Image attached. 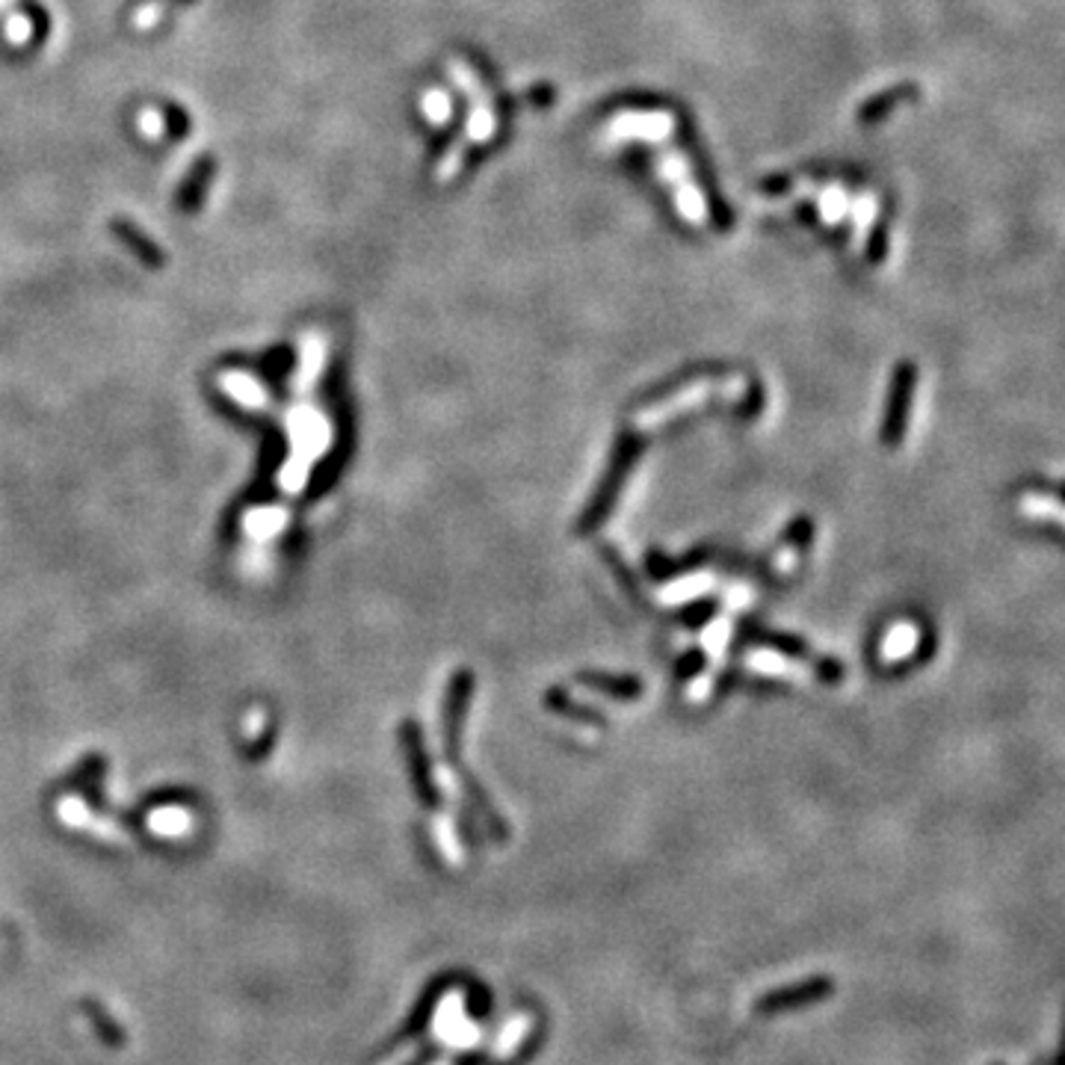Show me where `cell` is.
<instances>
[{
    "instance_id": "8992f818",
    "label": "cell",
    "mask_w": 1065,
    "mask_h": 1065,
    "mask_svg": "<svg viewBox=\"0 0 1065 1065\" xmlns=\"http://www.w3.org/2000/svg\"><path fill=\"white\" fill-rule=\"evenodd\" d=\"M713 586L711 574H690V577H681V581L670 583L666 590H661V601L663 604H687V601L699 599V595H705L707 590Z\"/></svg>"
},
{
    "instance_id": "7c38bea8",
    "label": "cell",
    "mask_w": 1065,
    "mask_h": 1065,
    "mask_svg": "<svg viewBox=\"0 0 1065 1065\" xmlns=\"http://www.w3.org/2000/svg\"><path fill=\"white\" fill-rule=\"evenodd\" d=\"M1024 512H1027V515H1057L1059 524H1065V506L1048 501V498H1039V494H1027V498H1024Z\"/></svg>"
},
{
    "instance_id": "8fae6325",
    "label": "cell",
    "mask_w": 1065,
    "mask_h": 1065,
    "mask_svg": "<svg viewBox=\"0 0 1065 1065\" xmlns=\"http://www.w3.org/2000/svg\"><path fill=\"white\" fill-rule=\"evenodd\" d=\"M729 631H731L729 619H716V622H711V627L705 631V649L711 652L713 661H720L722 652H725V643H729Z\"/></svg>"
},
{
    "instance_id": "277c9868",
    "label": "cell",
    "mask_w": 1065,
    "mask_h": 1065,
    "mask_svg": "<svg viewBox=\"0 0 1065 1065\" xmlns=\"http://www.w3.org/2000/svg\"><path fill=\"white\" fill-rule=\"evenodd\" d=\"M634 453H636L634 448H625V450H622V453H619V456H616V465L610 468V476H607V480H604V485H601L599 501L592 503L590 512H586V519H583V524H586V528H590V524H599V521L604 519V512L610 510V503L616 501V494H619V489H622V480H625L627 465H631V459H634Z\"/></svg>"
},
{
    "instance_id": "9c48e42d",
    "label": "cell",
    "mask_w": 1065,
    "mask_h": 1065,
    "mask_svg": "<svg viewBox=\"0 0 1065 1065\" xmlns=\"http://www.w3.org/2000/svg\"><path fill=\"white\" fill-rule=\"evenodd\" d=\"M83 1009H87V1015H89V1022H92V1027H96L98 1033H101V1039L107 1042V1045H122L124 1042V1033L119 1031V1027H115L113 1022H110V1015L104 1013V1009H101V1006L98 1004H83Z\"/></svg>"
},
{
    "instance_id": "6da1fadb",
    "label": "cell",
    "mask_w": 1065,
    "mask_h": 1065,
    "mask_svg": "<svg viewBox=\"0 0 1065 1065\" xmlns=\"http://www.w3.org/2000/svg\"><path fill=\"white\" fill-rule=\"evenodd\" d=\"M711 394H713V382H696V385L681 388V391H675L670 400H663V403H657L654 409H645V412L636 418V423H643L645 430L661 426L663 421H670V418H675V414L702 405Z\"/></svg>"
},
{
    "instance_id": "7a4b0ae2",
    "label": "cell",
    "mask_w": 1065,
    "mask_h": 1065,
    "mask_svg": "<svg viewBox=\"0 0 1065 1065\" xmlns=\"http://www.w3.org/2000/svg\"><path fill=\"white\" fill-rule=\"evenodd\" d=\"M213 175H217V158L211 154H202V158L195 160L190 172L184 175L181 187H178V208L184 213H193L199 204H202L204 193H208V187H211Z\"/></svg>"
},
{
    "instance_id": "ba28073f",
    "label": "cell",
    "mask_w": 1065,
    "mask_h": 1065,
    "mask_svg": "<svg viewBox=\"0 0 1065 1065\" xmlns=\"http://www.w3.org/2000/svg\"><path fill=\"white\" fill-rule=\"evenodd\" d=\"M748 670L764 672V675H800V666L778 652H752L746 657Z\"/></svg>"
},
{
    "instance_id": "30bf717a",
    "label": "cell",
    "mask_w": 1065,
    "mask_h": 1065,
    "mask_svg": "<svg viewBox=\"0 0 1065 1065\" xmlns=\"http://www.w3.org/2000/svg\"><path fill=\"white\" fill-rule=\"evenodd\" d=\"M163 122H167V133L172 140H184L187 133H190V115L178 104H172V101L163 104Z\"/></svg>"
},
{
    "instance_id": "52a82bcc",
    "label": "cell",
    "mask_w": 1065,
    "mask_h": 1065,
    "mask_svg": "<svg viewBox=\"0 0 1065 1065\" xmlns=\"http://www.w3.org/2000/svg\"><path fill=\"white\" fill-rule=\"evenodd\" d=\"M917 649V631L912 625H894L882 640V657L885 661H903Z\"/></svg>"
},
{
    "instance_id": "4fadbf2b",
    "label": "cell",
    "mask_w": 1065,
    "mask_h": 1065,
    "mask_svg": "<svg viewBox=\"0 0 1065 1065\" xmlns=\"http://www.w3.org/2000/svg\"><path fill=\"white\" fill-rule=\"evenodd\" d=\"M725 601H729V607H746L748 604V590L746 586H737V590H734V586H731L729 590V595H725Z\"/></svg>"
},
{
    "instance_id": "5bb4252c",
    "label": "cell",
    "mask_w": 1065,
    "mask_h": 1065,
    "mask_svg": "<svg viewBox=\"0 0 1065 1065\" xmlns=\"http://www.w3.org/2000/svg\"><path fill=\"white\" fill-rule=\"evenodd\" d=\"M707 693H711V679H699L696 684H693V690H690V699H693V702H702Z\"/></svg>"
},
{
    "instance_id": "5b68a950",
    "label": "cell",
    "mask_w": 1065,
    "mask_h": 1065,
    "mask_svg": "<svg viewBox=\"0 0 1065 1065\" xmlns=\"http://www.w3.org/2000/svg\"><path fill=\"white\" fill-rule=\"evenodd\" d=\"M110 229H113V234H115V238H119V240H122L124 247L131 249L133 255L140 258L142 264H149V267H160V264H163V252H160V249L154 247V243H151V240H149V234H142V231L137 229L133 222L115 220L113 225H110Z\"/></svg>"
},
{
    "instance_id": "3957f363",
    "label": "cell",
    "mask_w": 1065,
    "mask_h": 1065,
    "mask_svg": "<svg viewBox=\"0 0 1065 1065\" xmlns=\"http://www.w3.org/2000/svg\"><path fill=\"white\" fill-rule=\"evenodd\" d=\"M912 385H915L912 370L908 368L897 370V382H894V394H891L888 418H885V444H894V441L903 439V432H906V414H908V400H912Z\"/></svg>"
}]
</instances>
